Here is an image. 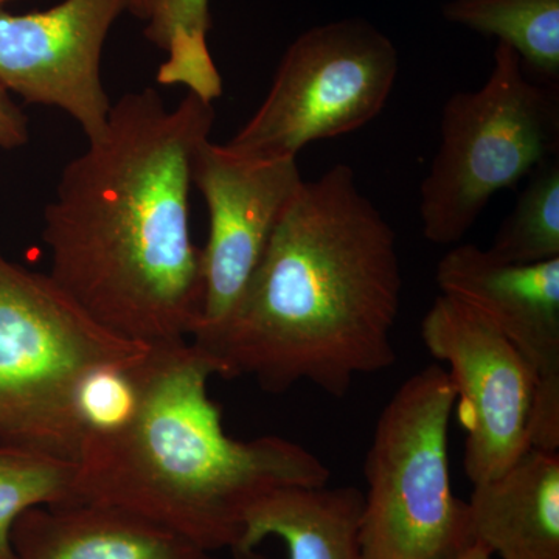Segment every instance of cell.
Listing matches in <instances>:
<instances>
[{
    "instance_id": "cell-1",
    "label": "cell",
    "mask_w": 559,
    "mask_h": 559,
    "mask_svg": "<svg viewBox=\"0 0 559 559\" xmlns=\"http://www.w3.org/2000/svg\"><path fill=\"white\" fill-rule=\"evenodd\" d=\"M213 103L124 94L100 139L69 162L44 212L47 272L80 310L148 347L189 342L204 307L202 249L190 224L193 159Z\"/></svg>"
},
{
    "instance_id": "cell-2",
    "label": "cell",
    "mask_w": 559,
    "mask_h": 559,
    "mask_svg": "<svg viewBox=\"0 0 559 559\" xmlns=\"http://www.w3.org/2000/svg\"><path fill=\"white\" fill-rule=\"evenodd\" d=\"M403 274L395 230L348 165L304 180L234 307L198 330L215 377L283 393L301 381L344 399L396 362Z\"/></svg>"
},
{
    "instance_id": "cell-3",
    "label": "cell",
    "mask_w": 559,
    "mask_h": 559,
    "mask_svg": "<svg viewBox=\"0 0 559 559\" xmlns=\"http://www.w3.org/2000/svg\"><path fill=\"white\" fill-rule=\"evenodd\" d=\"M212 364L191 342L151 347L123 423L81 443L80 500L132 511L213 551H237L246 514L280 488L323 487L325 463L277 436L242 441L210 399Z\"/></svg>"
},
{
    "instance_id": "cell-4",
    "label": "cell",
    "mask_w": 559,
    "mask_h": 559,
    "mask_svg": "<svg viewBox=\"0 0 559 559\" xmlns=\"http://www.w3.org/2000/svg\"><path fill=\"white\" fill-rule=\"evenodd\" d=\"M150 348L103 329L49 274L0 255V444L76 462L84 382Z\"/></svg>"
},
{
    "instance_id": "cell-5",
    "label": "cell",
    "mask_w": 559,
    "mask_h": 559,
    "mask_svg": "<svg viewBox=\"0 0 559 559\" xmlns=\"http://www.w3.org/2000/svg\"><path fill=\"white\" fill-rule=\"evenodd\" d=\"M557 87L532 83L499 43L484 86L444 103L440 145L419 190L423 235L457 245L499 191L513 189L558 148Z\"/></svg>"
},
{
    "instance_id": "cell-6",
    "label": "cell",
    "mask_w": 559,
    "mask_h": 559,
    "mask_svg": "<svg viewBox=\"0 0 559 559\" xmlns=\"http://www.w3.org/2000/svg\"><path fill=\"white\" fill-rule=\"evenodd\" d=\"M455 401L447 370L430 364L382 409L364 468L362 559H452L473 544L448 457Z\"/></svg>"
},
{
    "instance_id": "cell-7",
    "label": "cell",
    "mask_w": 559,
    "mask_h": 559,
    "mask_svg": "<svg viewBox=\"0 0 559 559\" xmlns=\"http://www.w3.org/2000/svg\"><path fill=\"white\" fill-rule=\"evenodd\" d=\"M399 66L395 44L369 21L349 17L312 27L290 44L263 103L224 145L246 159H297L310 143L377 119Z\"/></svg>"
},
{
    "instance_id": "cell-8",
    "label": "cell",
    "mask_w": 559,
    "mask_h": 559,
    "mask_svg": "<svg viewBox=\"0 0 559 559\" xmlns=\"http://www.w3.org/2000/svg\"><path fill=\"white\" fill-rule=\"evenodd\" d=\"M421 340L448 367L466 432V477L473 487L495 479L530 448L532 370L488 319L444 294L423 318Z\"/></svg>"
},
{
    "instance_id": "cell-9",
    "label": "cell",
    "mask_w": 559,
    "mask_h": 559,
    "mask_svg": "<svg viewBox=\"0 0 559 559\" xmlns=\"http://www.w3.org/2000/svg\"><path fill=\"white\" fill-rule=\"evenodd\" d=\"M127 10V0H62L25 14L0 5V84L32 105L64 110L90 142L100 139L112 109L103 49Z\"/></svg>"
},
{
    "instance_id": "cell-10",
    "label": "cell",
    "mask_w": 559,
    "mask_h": 559,
    "mask_svg": "<svg viewBox=\"0 0 559 559\" xmlns=\"http://www.w3.org/2000/svg\"><path fill=\"white\" fill-rule=\"evenodd\" d=\"M437 285L488 319L527 362L535 380L530 448L559 451V259L509 264L474 245L437 264Z\"/></svg>"
},
{
    "instance_id": "cell-11",
    "label": "cell",
    "mask_w": 559,
    "mask_h": 559,
    "mask_svg": "<svg viewBox=\"0 0 559 559\" xmlns=\"http://www.w3.org/2000/svg\"><path fill=\"white\" fill-rule=\"evenodd\" d=\"M301 183L297 159H246L210 139L201 143L193 186L207 204L210 226L202 248L204 307L198 330L234 307Z\"/></svg>"
},
{
    "instance_id": "cell-12",
    "label": "cell",
    "mask_w": 559,
    "mask_h": 559,
    "mask_svg": "<svg viewBox=\"0 0 559 559\" xmlns=\"http://www.w3.org/2000/svg\"><path fill=\"white\" fill-rule=\"evenodd\" d=\"M11 547L14 559H219L140 514L87 500L25 511Z\"/></svg>"
},
{
    "instance_id": "cell-13",
    "label": "cell",
    "mask_w": 559,
    "mask_h": 559,
    "mask_svg": "<svg viewBox=\"0 0 559 559\" xmlns=\"http://www.w3.org/2000/svg\"><path fill=\"white\" fill-rule=\"evenodd\" d=\"M469 533L499 559H559V451L528 448L506 473L474 485Z\"/></svg>"
},
{
    "instance_id": "cell-14",
    "label": "cell",
    "mask_w": 559,
    "mask_h": 559,
    "mask_svg": "<svg viewBox=\"0 0 559 559\" xmlns=\"http://www.w3.org/2000/svg\"><path fill=\"white\" fill-rule=\"evenodd\" d=\"M364 492L355 487L280 488L250 507L235 559H263L267 538L285 543L289 559H362Z\"/></svg>"
},
{
    "instance_id": "cell-15",
    "label": "cell",
    "mask_w": 559,
    "mask_h": 559,
    "mask_svg": "<svg viewBox=\"0 0 559 559\" xmlns=\"http://www.w3.org/2000/svg\"><path fill=\"white\" fill-rule=\"evenodd\" d=\"M145 36L167 55L157 81L186 86L213 103L223 95V80L210 55L209 0H146Z\"/></svg>"
},
{
    "instance_id": "cell-16",
    "label": "cell",
    "mask_w": 559,
    "mask_h": 559,
    "mask_svg": "<svg viewBox=\"0 0 559 559\" xmlns=\"http://www.w3.org/2000/svg\"><path fill=\"white\" fill-rule=\"evenodd\" d=\"M443 16L496 36L544 79L559 75V0H451Z\"/></svg>"
},
{
    "instance_id": "cell-17",
    "label": "cell",
    "mask_w": 559,
    "mask_h": 559,
    "mask_svg": "<svg viewBox=\"0 0 559 559\" xmlns=\"http://www.w3.org/2000/svg\"><path fill=\"white\" fill-rule=\"evenodd\" d=\"M76 477L73 460L0 444V559H14L11 532L25 511L80 502Z\"/></svg>"
},
{
    "instance_id": "cell-18",
    "label": "cell",
    "mask_w": 559,
    "mask_h": 559,
    "mask_svg": "<svg viewBox=\"0 0 559 559\" xmlns=\"http://www.w3.org/2000/svg\"><path fill=\"white\" fill-rule=\"evenodd\" d=\"M487 252L509 264L559 259V162L547 159L532 173L513 212L496 231Z\"/></svg>"
},
{
    "instance_id": "cell-19",
    "label": "cell",
    "mask_w": 559,
    "mask_h": 559,
    "mask_svg": "<svg viewBox=\"0 0 559 559\" xmlns=\"http://www.w3.org/2000/svg\"><path fill=\"white\" fill-rule=\"evenodd\" d=\"M31 139L28 119L11 94L0 84V148H22Z\"/></svg>"
},
{
    "instance_id": "cell-20",
    "label": "cell",
    "mask_w": 559,
    "mask_h": 559,
    "mask_svg": "<svg viewBox=\"0 0 559 559\" xmlns=\"http://www.w3.org/2000/svg\"><path fill=\"white\" fill-rule=\"evenodd\" d=\"M491 554L488 550H485L484 547L479 546V544H471L469 547H466L465 550L460 551L459 555H455L452 559H492Z\"/></svg>"
},
{
    "instance_id": "cell-21",
    "label": "cell",
    "mask_w": 559,
    "mask_h": 559,
    "mask_svg": "<svg viewBox=\"0 0 559 559\" xmlns=\"http://www.w3.org/2000/svg\"><path fill=\"white\" fill-rule=\"evenodd\" d=\"M128 11H131L140 21L146 20V0H127Z\"/></svg>"
},
{
    "instance_id": "cell-22",
    "label": "cell",
    "mask_w": 559,
    "mask_h": 559,
    "mask_svg": "<svg viewBox=\"0 0 559 559\" xmlns=\"http://www.w3.org/2000/svg\"><path fill=\"white\" fill-rule=\"evenodd\" d=\"M7 2H13V0H0V5H5Z\"/></svg>"
}]
</instances>
